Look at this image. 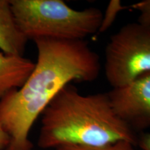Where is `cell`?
Masks as SVG:
<instances>
[{
  "label": "cell",
  "mask_w": 150,
  "mask_h": 150,
  "mask_svg": "<svg viewBox=\"0 0 150 150\" xmlns=\"http://www.w3.org/2000/svg\"><path fill=\"white\" fill-rule=\"evenodd\" d=\"M33 41L38 58L32 72L0 101V122L11 139L6 150H32L31 129L60 91L72 81H93L100 72L99 55L85 40Z\"/></svg>",
  "instance_id": "6da1fadb"
},
{
  "label": "cell",
  "mask_w": 150,
  "mask_h": 150,
  "mask_svg": "<svg viewBox=\"0 0 150 150\" xmlns=\"http://www.w3.org/2000/svg\"><path fill=\"white\" fill-rule=\"evenodd\" d=\"M35 67V63L23 56L0 52V101L12 91L20 88Z\"/></svg>",
  "instance_id": "8992f818"
},
{
  "label": "cell",
  "mask_w": 150,
  "mask_h": 150,
  "mask_svg": "<svg viewBox=\"0 0 150 150\" xmlns=\"http://www.w3.org/2000/svg\"><path fill=\"white\" fill-rule=\"evenodd\" d=\"M10 136L0 122V150H6L10 145Z\"/></svg>",
  "instance_id": "8fae6325"
},
{
  "label": "cell",
  "mask_w": 150,
  "mask_h": 150,
  "mask_svg": "<svg viewBox=\"0 0 150 150\" xmlns=\"http://www.w3.org/2000/svg\"><path fill=\"white\" fill-rule=\"evenodd\" d=\"M137 143L142 150H150V133L142 135Z\"/></svg>",
  "instance_id": "7c38bea8"
},
{
  "label": "cell",
  "mask_w": 150,
  "mask_h": 150,
  "mask_svg": "<svg viewBox=\"0 0 150 150\" xmlns=\"http://www.w3.org/2000/svg\"><path fill=\"white\" fill-rule=\"evenodd\" d=\"M126 141L136 145L134 130L112 110L108 93L83 95L65 86L42 113L38 146H103Z\"/></svg>",
  "instance_id": "7a4b0ae2"
},
{
  "label": "cell",
  "mask_w": 150,
  "mask_h": 150,
  "mask_svg": "<svg viewBox=\"0 0 150 150\" xmlns=\"http://www.w3.org/2000/svg\"><path fill=\"white\" fill-rule=\"evenodd\" d=\"M150 72V29L137 22L124 25L105 49L104 73L112 88Z\"/></svg>",
  "instance_id": "277c9868"
},
{
  "label": "cell",
  "mask_w": 150,
  "mask_h": 150,
  "mask_svg": "<svg viewBox=\"0 0 150 150\" xmlns=\"http://www.w3.org/2000/svg\"><path fill=\"white\" fill-rule=\"evenodd\" d=\"M10 3L17 25L28 40H84L99 31L103 16L95 7L76 10L61 0H10Z\"/></svg>",
  "instance_id": "3957f363"
},
{
  "label": "cell",
  "mask_w": 150,
  "mask_h": 150,
  "mask_svg": "<svg viewBox=\"0 0 150 150\" xmlns=\"http://www.w3.org/2000/svg\"><path fill=\"white\" fill-rule=\"evenodd\" d=\"M125 7L122 4L120 0H111L106 7L104 13H103L102 22L98 32L104 33L111 27L115 22L118 13L123 11Z\"/></svg>",
  "instance_id": "ba28073f"
},
{
  "label": "cell",
  "mask_w": 150,
  "mask_h": 150,
  "mask_svg": "<svg viewBox=\"0 0 150 150\" xmlns=\"http://www.w3.org/2000/svg\"><path fill=\"white\" fill-rule=\"evenodd\" d=\"M134 146L129 142L121 141L103 146L66 145L60 146L55 150H136Z\"/></svg>",
  "instance_id": "9c48e42d"
},
{
  "label": "cell",
  "mask_w": 150,
  "mask_h": 150,
  "mask_svg": "<svg viewBox=\"0 0 150 150\" xmlns=\"http://www.w3.org/2000/svg\"><path fill=\"white\" fill-rule=\"evenodd\" d=\"M29 40L17 25L10 0H0V50L9 55L23 56Z\"/></svg>",
  "instance_id": "52a82bcc"
},
{
  "label": "cell",
  "mask_w": 150,
  "mask_h": 150,
  "mask_svg": "<svg viewBox=\"0 0 150 150\" xmlns=\"http://www.w3.org/2000/svg\"><path fill=\"white\" fill-rule=\"evenodd\" d=\"M107 93L112 110L131 129L150 127V72Z\"/></svg>",
  "instance_id": "5b68a950"
},
{
  "label": "cell",
  "mask_w": 150,
  "mask_h": 150,
  "mask_svg": "<svg viewBox=\"0 0 150 150\" xmlns=\"http://www.w3.org/2000/svg\"><path fill=\"white\" fill-rule=\"evenodd\" d=\"M139 13L138 22L150 29V0H145L131 6Z\"/></svg>",
  "instance_id": "30bf717a"
}]
</instances>
